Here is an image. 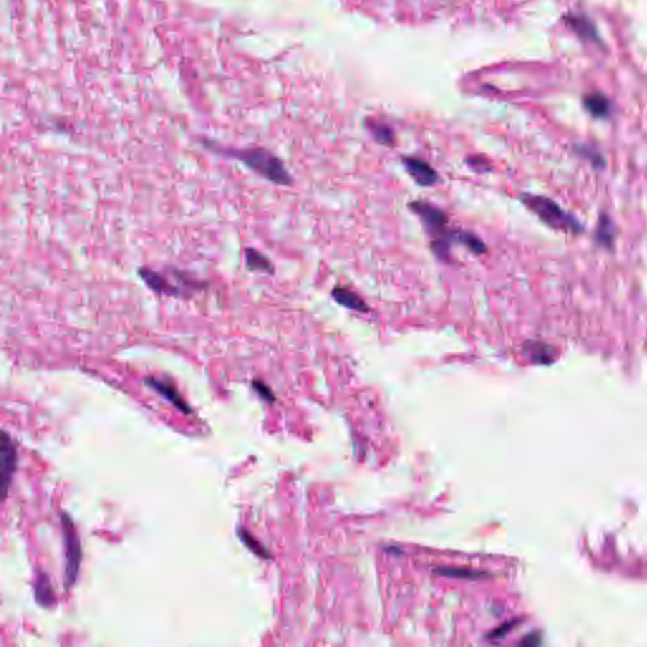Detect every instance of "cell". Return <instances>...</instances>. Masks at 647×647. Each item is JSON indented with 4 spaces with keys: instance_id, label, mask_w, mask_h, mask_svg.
Listing matches in <instances>:
<instances>
[{
    "instance_id": "obj_1",
    "label": "cell",
    "mask_w": 647,
    "mask_h": 647,
    "mask_svg": "<svg viewBox=\"0 0 647 647\" xmlns=\"http://www.w3.org/2000/svg\"><path fill=\"white\" fill-rule=\"evenodd\" d=\"M208 148L221 156L238 159L247 167L266 178L269 183L278 186H292L293 178L281 159L264 148H247V149H226L223 147L208 143Z\"/></svg>"
},
{
    "instance_id": "obj_2",
    "label": "cell",
    "mask_w": 647,
    "mask_h": 647,
    "mask_svg": "<svg viewBox=\"0 0 647 647\" xmlns=\"http://www.w3.org/2000/svg\"><path fill=\"white\" fill-rule=\"evenodd\" d=\"M519 202L531 213L536 215L543 224L559 232L580 234L584 232V226L577 216L546 196L524 192L519 195Z\"/></svg>"
},
{
    "instance_id": "obj_3",
    "label": "cell",
    "mask_w": 647,
    "mask_h": 647,
    "mask_svg": "<svg viewBox=\"0 0 647 647\" xmlns=\"http://www.w3.org/2000/svg\"><path fill=\"white\" fill-rule=\"evenodd\" d=\"M61 525L65 545V586L68 589L75 584L79 577L81 543L73 519L66 513L61 514Z\"/></svg>"
},
{
    "instance_id": "obj_4",
    "label": "cell",
    "mask_w": 647,
    "mask_h": 647,
    "mask_svg": "<svg viewBox=\"0 0 647 647\" xmlns=\"http://www.w3.org/2000/svg\"><path fill=\"white\" fill-rule=\"evenodd\" d=\"M409 209L416 216H419L424 230L431 240L439 238L449 230L448 215L443 209L436 207L433 202L415 200L409 202Z\"/></svg>"
},
{
    "instance_id": "obj_5",
    "label": "cell",
    "mask_w": 647,
    "mask_h": 647,
    "mask_svg": "<svg viewBox=\"0 0 647 647\" xmlns=\"http://www.w3.org/2000/svg\"><path fill=\"white\" fill-rule=\"evenodd\" d=\"M401 164H402L405 171L409 173V178H412L419 186L433 187L439 183V173L425 159H419L415 156H402Z\"/></svg>"
},
{
    "instance_id": "obj_6",
    "label": "cell",
    "mask_w": 647,
    "mask_h": 647,
    "mask_svg": "<svg viewBox=\"0 0 647 647\" xmlns=\"http://www.w3.org/2000/svg\"><path fill=\"white\" fill-rule=\"evenodd\" d=\"M17 470V450L11 436L3 431L1 433V495L3 498L8 495L13 476Z\"/></svg>"
},
{
    "instance_id": "obj_7",
    "label": "cell",
    "mask_w": 647,
    "mask_h": 647,
    "mask_svg": "<svg viewBox=\"0 0 647 647\" xmlns=\"http://www.w3.org/2000/svg\"><path fill=\"white\" fill-rule=\"evenodd\" d=\"M144 382H146V385L148 387H151L152 390L159 393L161 396L165 397L166 400L172 403L176 409L183 411V414H190L191 412V409L187 406V403L183 400V397L180 396V393L173 386L167 383L162 379L154 378V377H149Z\"/></svg>"
},
{
    "instance_id": "obj_8",
    "label": "cell",
    "mask_w": 647,
    "mask_h": 647,
    "mask_svg": "<svg viewBox=\"0 0 647 647\" xmlns=\"http://www.w3.org/2000/svg\"><path fill=\"white\" fill-rule=\"evenodd\" d=\"M331 297L339 305H342L343 307L349 309V310H353V312H363L364 314V312H368L371 310L369 306L366 305V301L362 299L359 295H357L355 291H352V290H349L347 288H343V286H335V288H333L331 290Z\"/></svg>"
},
{
    "instance_id": "obj_9",
    "label": "cell",
    "mask_w": 647,
    "mask_h": 647,
    "mask_svg": "<svg viewBox=\"0 0 647 647\" xmlns=\"http://www.w3.org/2000/svg\"><path fill=\"white\" fill-rule=\"evenodd\" d=\"M140 276L142 280L144 281L147 286L151 288L152 291L162 295H170V296H178L181 295V290L171 285L170 282L166 280L164 276L159 275L154 271L148 269H140Z\"/></svg>"
},
{
    "instance_id": "obj_10",
    "label": "cell",
    "mask_w": 647,
    "mask_h": 647,
    "mask_svg": "<svg viewBox=\"0 0 647 647\" xmlns=\"http://www.w3.org/2000/svg\"><path fill=\"white\" fill-rule=\"evenodd\" d=\"M522 350L529 359L538 364H549L555 360V349L545 343L529 340L524 344Z\"/></svg>"
},
{
    "instance_id": "obj_11",
    "label": "cell",
    "mask_w": 647,
    "mask_h": 647,
    "mask_svg": "<svg viewBox=\"0 0 647 647\" xmlns=\"http://www.w3.org/2000/svg\"><path fill=\"white\" fill-rule=\"evenodd\" d=\"M615 237H616V226L611 219V216L607 214L599 215L596 234H594L596 242L600 247L611 249L615 245Z\"/></svg>"
},
{
    "instance_id": "obj_12",
    "label": "cell",
    "mask_w": 647,
    "mask_h": 647,
    "mask_svg": "<svg viewBox=\"0 0 647 647\" xmlns=\"http://www.w3.org/2000/svg\"><path fill=\"white\" fill-rule=\"evenodd\" d=\"M452 245H455V229L449 228L444 235L430 242V249L441 262L450 263Z\"/></svg>"
},
{
    "instance_id": "obj_13",
    "label": "cell",
    "mask_w": 647,
    "mask_h": 647,
    "mask_svg": "<svg viewBox=\"0 0 647 647\" xmlns=\"http://www.w3.org/2000/svg\"><path fill=\"white\" fill-rule=\"evenodd\" d=\"M35 593H36L37 602L43 607H51L55 605V593L49 583V577L42 572L37 575Z\"/></svg>"
},
{
    "instance_id": "obj_14",
    "label": "cell",
    "mask_w": 647,
    "mask_h": 647,
    "mask_svg": "<svg viewBox=\"0 0 647 647\" xmlns=\"http://www.w3.org/2000/svg\"><path fill=\"white\" fill-rule=\"evenodd\" d=\"M455 243L464 245L468 251L476 256H481L487 252V245L476 234L463 229H455Z\"/></svg>"
},
{
    "instance_id": "obj_15",
    "label": "cell",
    "mask_w": 647,
    "mask_h": 647,
    "mask_svg": "<svg viewBox=\"0 0 647 647\" xmlns=\"http://www.w3.org/2000/svg\"><path fill=\"white\" fill-rule=\"evenodd\" d=\"M366 129L369 130L373 140L381 146L392 147L395 144L393 129L385 123L369 121L366 123Z\"/></svg>"
},
{
    "instance_id": "obj_16",
    "label": "cell",
    "mask_w": 647,
    "mask_h": 647,
    "mask_svg": "<svg viewBox=\"0 0 647 647\" xmlns=\"http://www.w3.org/2000/svg\"><path fill=\"white\" fill-rule=\"evenodd\" d=\"M245 254V264L252 271H261V272H266L271 275L275 272L273 263L271 262L269 258L262 254L261 252L257 251L254 248H247Z\"/></svg>"
},
{
    "instance_id": "obj_17",
    "label": "cell",
    "mask_w": 647,
    "mask_h": 647,
    "mask_svg": "<svg viewBox=\"0 0 647 647\" xmlns=\"http://www.w3.org/2000/svg\"><path fill=\"white\" fill-rule=\"evenodd\" d=\"M586 109L596 118H605L611 114L612 105L608 99L600 94H593L584 99Z\"/></svg>"
},
{
    "instance_id": "obj_18",
    "label": "cell",
    "mask_w": 647,
    "mask_h": 647,
    "mask_svg": "<svg viewBox=\"0 0 647 647\" xmlns=\"http://www.w3.org/2000/svg\"><path fill=\"white\" fill-rule=\"evenodd\" d=\"M575 152L581 156L583 159H588L594 168H598V170L605 168V161L603 159V156L592 147L577 146L575 147Z\"/></svg>"
},
{
    "instance_id": "obj_19",
    "label": "cell",
    "mask_w": 647,
    "mask_h": 647,
    "mask_svg": "<svg viewBox=\"0 0 647 647\" xmlns=\"http://www.w3.org/2000/svg\"><path fill=\"white\" fill-rule=\"evenodd\" d=\"M436 573L444 575V577H452V578H463V579H481L486 578V574L482 572H476V570H468V569H438Z\"/></svg>"
},
{
    "instance_id": "obj_20",
    "label": "cell",
    "mask_w": 647,
    "mask_h": 647,
    "mask_svg": "<svg viewBox=\"0 0 647 647\" xmlns=\"http://www.w3.org/2000/svg\"><path fill=\"white\" fill-rule=\"evenodd\" d=\"M465 164L469 166L470 170L476 172V173H487L492 170L491 161L483 156H468L465 159Z\"/></svg>"
},
{
    "instance_id": "obj_21",
    "label": "cell",
    "mask_w": 647,
    "mask_h": 647,
    "mask_svg": "<svg viewBox=\"0 0 647 647\" xmlns=\"http://www.w3.org/2000/svg\"><path fill=\"white\" fill-rule=\"evenodd\" d=\"M239 538L247 545L248 549H251L254 554L261 557H269V554L264 550L262 545L257 541L256 538L249 535L245 530H239Z\"/></svg>"
},
{
    "instance_id": "obj_22",
    "label": "cell",
    "mask_w": 647,
    "mask_h": 647,
    "mask_svg": "<svg viewBox=\"0 0 647 647\" xmlns=\"http://www.w3.org/2000/svg\"><path fill=\"white\" fill-rule=\"evenodd\" d=\"M252 386H253V388H254V390L258 392V395H261V396H262L264 400H267V401H269V402H272V401L275 400L273 392L271 391V388H269V386L264 385L263 382H259V381H253Z\"/></svg>"
}]
</instances>
